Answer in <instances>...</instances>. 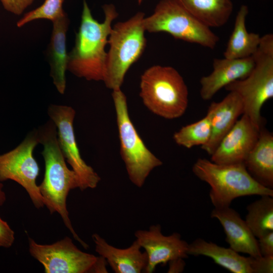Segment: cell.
<instances>
[{
  "label": "cell",
  "mask_w": 273,
  "mask_h": 273,
  "mask_svg": "<svg viewBox=\"0 0 273 273\" xmlns=\"http://www.w3.org/2000/svg\"><path fill=\"white\" fill-rule=\"evenodd\" d=\"M6 200V196L3 190V185L0 181V206H2Z\"/></svg>",
  "instance_id": "31"
},
{
  "label": "cell",
  "mask_w": 273,
  "mask_h": 273,
  "mask_svg": "<svg viewBox=\"0 0 273 273\" xmlns=\"http://www.w3.org/2000/svg\"><path fill=\"white\" fill-rule=\"evenodd\" d=\"M34 0H1L6 10L17 15H21Z\"/></svg>",
  "instance_id": "27"
},
{
  "label": "cell",
  "mask_w": 273,
  "mask_h": 273,
  "mask_svg": "<svg viewBox=\"0 0 273 273\" xmlns=\"http://www.w3.org/2000/svg\"><path fill=\"white\" fill-rule=\"evenodd\" d=\"M249 258L252 273L273 272V256H249Z\"/></svg>",
  "instance_id": "26"
},
{
  "label": "cell",
  "mask_w": 273,
  "mask_h": 273,
  "mask_svg": "<svg viewBox=\"0 0 273 273\" xmlns=\"http://www.w3.org/2000/svg\"><path fill=\"white\" fill-rule=\"evenodd\" d=\"M249 10L247 6L242 5L239 10L234 27L223 53L224 58L242 59L252 56L256 51L261 37L255 33L248 32L246 19Z\"/></svg>",
  "instance_id": "21"
},
{
  "label": "cell",
  "mask_w": 273,
  "mask_h": 273,
  "mask_svg": "<svg viewBox=\"0 0 273 273\" xmlns=\"http://www.w3.org/2000/svg\"><path fill=\"white\" fill-rule=\"evenodd\" d=\"M137 1H138V4L140 5L143 2V0H137Z\"/></svg>",
  "instance_id": "32"
},
{
  "label": "cell",
  "mask_w": 273,
  "mask_h": 273,
  "mask_svg": "<svg viewBox=\"0 0 273 273\" xmlns=\"http://www.w3.org/2000/svg\"><path fill=\"white\" fill-rule=\"evenodd\" d=\"M134 236L148 256L145 272H154L159 264L164 265L174 259L188 257L189 244L182 240L177 233L164 235L160 224L152 225L148 230H138Z\"/></svg>",
  "instance_id": "12"
},
{
  "label": "cell",
  "mask_w": 273,
  "mask_h": 273,
  "mask_svg": "<svg viewBox=\"0 0 273 273\" xmlns=\"http://www.w3.org/2000/svg\"><path fill=\"white\" fill-rule=\"evenodd\" d=\"M258 245L262 256H273V231L258 238Z\"/></svg>",
  "instance_id": "29"
},
{
  "label": "cell",
  "mask_w": 273,
  "mask_h": 273,
  "mask_svg": "<svg viewBox=\"0 0 273 273\" xmlns=\"http://www.w3.org/2000/svg\"><path fill=\"white\" fill-rule=\"evenodd\" d=\"M211 131L210 118L207 113L202 119L183 126L173 134V139L178 145L191 149L205 145L210 139Z\"/></svg>",
  "instance_id": "24"
},
{
  "label": "cell",
  "mask_w": 273,
  "mask_h": 273,
  "mask_svg": "<svg viewBox=\"0 0 273 273\" xmlns=\"http://www.w3.org/2000/svg\"><path fill=\"white\" fill-rule=\"evenodd\" d=\"M192 171L210 186L209 195L214 208L229 207L233 200L243 196L273 197V190L256 181L247 170L244 163L222 164L198 158Z\"/></svg>",
  "instance_id": "3"
},
{
  "label": "cell",
  "mask_w": 273,
  "mask_h": 273,
  "mask_svg": "<svg viewBox=\"0 0 273 273\" xmlns=\"http://www.w3.org/2000/svg\"><path fill=\"white\" fill-rule=\"evenodd\" d=\"M244 163L256 181L273 190V135L271 132L261 128L258 140Z\"/></svg>",
  "instance_id": "18"
},
{
  "label": "cell",
  "mask_w": 273,
  "mask_h": 273,
  "mask_svg": "<svg viewBox=\"0 0 273 273\" xmlns=\"http://www.w3.org/2000/svg\"><path fill=\"white\" fill-rule=\"evenodd\" d=\"M48 113L56 126L59 145L65 159L77 176L79 188L81 191L95 188L101 177L80 155L73 128L75 111L68 106L51 105Z\"/></svg>",
  "instance_id": "11"
},
{
  "label": "cell",
  "mask_w": 273,
  "mask_h": 273,
  "mask_svg": "<svg viewBox=\"0 0 273 273\" xmlns=\"http://www.w3.org/2000/svg\"><path fill=\"white\" fill-rule=\"evenodd\" d=\"M210 216L217 219L221 224L225 234V241L230 248L252 257L261 255L257 239L235 210L230 206L214 208Z\"/></svg>",
  "instance_id": "16"
},
{
  "label": "cell",
  "mask_w": 273,
  "mask_h": 273,
  "mask_svg": "<svg viewBox=\"0 0 273 273\" xmlns=\"http://www.w3.org/2000/svg\"><path fill=\"white\" fill-rule=\"evenodd\" d=\"M14 241V232L7 222L0 217V247L10 248Z\"/></svg>",
  "instance_id": "28"
},
{
  "label": "cell",
  "mask_w": 273,
  "mask_h": 273,
  "mask_svg": "<svg viewBox=\"0 0 273 273\" xmlns=\"http://www.w3.org/2000/svg\"><path fill=\"white\" fill-rule=\"evenodd\" d=\"M140 96L153 113L167 119L182 116L188 105V89L173 67L154 65L141 76Z\"/></svg>",
  "instance_id": "4"
},
{
  "label": "cell",
  "mask_w": 273,
  "mask_h": 273,
  "mask_svg": "<svg viewBox=\"0 0 273 273\" xmlns=\"http://www.w3.org/2000/svg\"><path fill=\"white\" fill-rule=\"evenodd\" d=\"M188 255H203L233 273H252L249 257H245L229 248H225L203 239L197 238L189 244Z\"/></svg>",
  "instance_id": "20"
},
{
  "label": "cell",
  "mask_w": 273,
  "mask_h": 273,
  "mask_svg": "<svg viewBox=\"0 0 273 273\" xmlns=\"http://www.w3.org/2000/svg\"><path fill=\"white\" fill-rule=\"evenodd\" d=\"M207 113L210 118L211 135L208 142L201 147L211 155L238 117L243 114V106L238 95L229 92L221 101L211 103Z\"/></svg>",
  "instance_id": "15"
},
{
  "label": "cell",
  "mask_w": 273,
  "mask_h": 273,
  "mask_svg": "<svg viewBox=\"0 0 273 273\" xmlns=\"http://www.w3.org/2000/svg\"><path fill=\"white\" fill-rule=\"evenodd\" d=\"M96 252L104 258L115 273L145 272L148 264L146 253L135 240L127 248L120 249L109 244L97 234L92 235Z\"/></svg>",
  "instance_id": "17"
},
{
  "label": "cell",
  "mask_w": 273,
  "mask_h": 273,
  "mask_svg": "<svg viewBox=\"0 0 273 273\" xmlns=\"http://www.w3.org/2000/svg\"><path fill=\"white\" fill-rule=\"evenodd\" d=\"M64 0H45L43 3L36 9L24 15L17 23L18 27L37 19H47L52 22L64 15L63 9Z\"/></svg>",
  "instance_id": "25"
},
{
  "label": "cell",
  "mask_w": 273,
  "mask_h": 273,
  "mask_svg": "<svg viewBox=\"0 0 273 273\" xmlns=\"http://www.w3.org/2000/svg\"><path fill=\"white\" fill-rule=\"evenodd\" d=\"M104 20L99 22L93 16L83 0L81 21L76 33L75 44L68 54L67 70L87 80H104L107 52L105 48L118 13L113 4L103 6Z\"/></svg>",
  "instance_id": "2"
},
{
  "label": "cell",
  "mask_w": 273,
  "mask_h": 273,
  "mask_svg": "<svg viewBox=\"0 0 273 273\" xmlns=\"http://www.w3.org/2000/svg\"><path fill=\"white\" fill-rule=\"evenodd\" d=\"M145 14L139 12L112 27L108 44L103 82L112 90L120 89L126 73L138 61L147 44L143 25Z\"/></svg>",
  "instance_id": "5"
},
{
  "label": "cell",
  "mask_w": 273,
  "mask_h": 273,
  "mask_svg": "<svg viewBox=\"0 0 273 273\" xmlns=\"http://www.w3.org/2000/svg\"><path fill=\"white\" fill-rule=\"evenodd\" d=\"M38 143L37 130L34 129L15 149L0 155V181L11 179L19 184L37 208L44 206L36 183L40 169L33 155Z\"/></svg>",
  "instance_id": "10"
},
{
  "label": "cell",
  "mask_w": 273,
  "mask_h": 273,
  "mask_svg": "<svg viewBox=\"0 0 273 273\" xmlns=\"http://www.w3.org/2000/svg\"><path fill=\"white\" fill-rule=\"evenodd\" d=\"M260 130L242 114L211 155V161L222 164L244 163L258 140Z\"/></svg>",
  "instance_id": "13"
},
{
  "label": "cell",
  "mask_w": 273,
  "mask_h": 273,
  "mask_svg": "<svg viewBox=\"0 0 273 273\" xmlns=\"http://www.w3.org/2000/svg\"><path fill=\"white\" fill-rule=\"evenodd\" d=\"M29 251L46 273L108 272L106 260L79 249L69 237L50 245L29 238Z\"/></svg>",
  "instance_id": "9"
},
{
  "label": "cell",
  "mask_w": 273,
  "mask_h": 273,
  "mask_svg": "<svg viewBox=\"0 0 273 273\" xmlns=\"http://www.w3.org/2000/svg\"><path fill=\"white\" fill-rule=\"evenodd\" d=\"M168 272H181L184 270L186 263L183 258H178L168 262Z\"/></svg>",
  "instance_id": "30"
},
{
  "label": "cell",
  "mask_w": 273,
  "mask_h": 273,
  "mask_svg": "<svg viewBox=\"0 0 273 273\" xmlns=\"http://www.w3.org/2000/svg\"><path fill=\"white\" fill-rule=\"evenodd\" d=\"M205 26L220 27L229 21L233 10L231 0H177Z\"/></svg>",
  "instance_id": "22"
},
{
  "label": "cell",
  "mask_w": 273,
  "mask_h": 273,
  "mask_svg": "<svg viewBox=\"0 0 273 273\" xmlns=\"http://www.w3.org/2000/svg\"><path fill=\"white\" fill-rule=\"evenodd\" d=\"M69 19L66 14L53 21V27L50 44L51 76L57 90L61 94L66 88L65 72L68 54L66 49V33Z\"/></svg>",
  "instance_id": "19"
},
{
  "label": "cell",
  "mask_w": 273,
  "mask_h": 273,
  "mask_svg": "<svg viewBox=\"0 0 273 273\" xmlns=\"http://www.w3.org/2000/svg\"><path fill=\"white\" fill-rule=\"evenodd\" d=\"M120 142V154L131 182L141 188L150 172L163 163L146 146L131 121L121 89L112 90Z\"/></svg>",
  "instance_id": "7"
},
{
  "label": "cell",
  "mask_w": 273,
  "mask_h": 273,
  "mask_svg": "<svg viewBox=\"0 0 273 273\" xmlns=\"http://www.w3.org/2000/svg\"><path fill=\"white\" fill-rule=\"evenodd\" d=\"M245 221L256 238L273 231V197L261 196V198L247 207Z\"/></svg>",
  "instance_id": "23"
},
{
  "label": "cell",
  "mask_w": 273,
  "mask_h": 273,
  "mask_svg": "<svg viewBox=\"0 0 273 273\" xmlns=\"http://www.w3.org/2000/svg\"><path fill=\"white\" fill-rule=\"evenodd\" d=\"M143 25L150 33L166 32L174 38L213 49L219 37L191 14L177 0H161L153 13L144 17Z\"/></svg>",
  "instance_id": "8"
},
{
  "label": "cell",
  "mask_w": 273,
  "mask_h": 273,
  "mask_svg": "<svg viewBox=\"0 0 273 273\" xmlns=\"http://www.w3.org/2000/svg\"><path fill=\"white\" fill-rule=\"evenodd\" d=\"M37 130L39 143L43 148L41 154L44 161V174L38 188L44 205L51 213L57 212L60 215L74 239L87 249L88 245L79 238L73 228L66 205L69 191L79 188L77 176L66 165L54 122L49 120Z\"/></svg>",
  "instance_id": "1"
},
{
  "label": "cell",
  "mask_w": 273,
  "mask_h": 273,
  "mask_svg": "<svg viewBox=\"0 0 273 273\" xmlns=\"http://www.w3.org/2000/svg\"><path fill=\"white\" fill-rule=\"evenodd\" d=\"M254 65L245 78L235 80L224 87L240 97L246 115L258 129L262 126L261 109L273 97V35L261 37L259 46L252 55Z\"/></svg>",
  "instance_id": "6"
},
{
  "label": "cell",
  "mask_w": 273,
  "mask_h": 273,
  "mask_svg": "<svg viewBox=\"0 0 273 273\" xmlns=\"http://www.w3.org/2000/svg\"><path fill=\"white\" fill-rule=\"evenodd\" d=\"M254 65L252 56L242 59H214L213 70L200 80V96L208 101L230 83L246 77Z\"/></svg>",
  "instance_id": "14"
}]
</instances>
